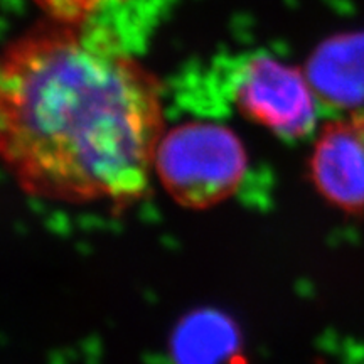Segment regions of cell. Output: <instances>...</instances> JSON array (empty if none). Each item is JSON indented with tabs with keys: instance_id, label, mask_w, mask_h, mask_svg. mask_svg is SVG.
<instances>
[{
	"instance_id": "cell-1",
	"label": "cell",
	"mask_w": 364,
	"mask_h": 364,
	"mask_svg": "<svg viewBox=\"0 0 364 364\" xmlns=\"http://www.w3.org/2000/svg\"><path fill=\"white\" fill-rule=\"evenodd\" d=\"M161 139L159 81L83 24L49 19L7 48L0 149L24 193L124 209L147 194Z\"/></svg>"
},
{
	"instance_id": "cell-2",
	"label": "cell",
	"mask_w": 364,
	"mask_h": 364,
	"mask_svg": "<svg viewBox=\"0 0 364 364\" xmlns=\"http://www.w3.org/2000/svg\"><path fill=\"white\" fill-rule=\"evenodd\" d=\"M247 171L243 144L226 127L182 124L162 135L156 172L176 203L189 209L216 206L236 193Z\"/></svg>"
},
{
	"instance_id": "cell-3",
	"label": "cell",
	"mask_w": 364,
	"mask_h": 364,
	"mask_svg": "<svg viewBox=\"0 0 364 364\" xmlns=\"http://www.w3.org/2000/svg\"><path fill=\"white\" fill-rule=\"evenodd\" d=\"M314 90L307 76L270 58H255L236 81L240 110L277 135L300 139L316 122Z\"/></svg>"
},
{
	"instance_id": "cell-4",
	"label": "cell",
	"mask_w": 364,
	"mask_h": 364,
	"mask_svg": "<svg viewBox=\"0 0 364 364\" xmlns=\"http://www.w3.org/2000/svg\"><path fill=\"white\" fill-rule=\"evenodd\" d=\"M316 189L349 215L364 213V144L353 117L324 125L311 157Z\"/></svg>"
},
{
	"instance_id": "cell-5",
	"label": "cell",
	"mask_w": 364,
	"mask_h": 364,
	"mask_svg": "<svg viewBox=\"0 0 364 364\" xmlns=\"http://www.w3.org/2000/svg\"><path fill=\"white\" fill-rule=\"evenodd\" d=\"M306 76L327 105L353 108L364 103V33L322 44L312 54Z\"/></svg>"
},
{
	"instance_id": "cell-6",
	"label": "cell",
	"mask_w": 364,
	"mask_h": 364,
	"mask_svg": "<svg viewBox=\"0 0 364 364\" xmlns=\"http://www.w3.org/2000/svg\"><path fill=\"white\" fill-rule=\"evenodd\" d=\"M49 19L66 24H83L103 0H34Z\"/></svg>"
},
{
	"instance_id": "cell-7",
	"label": "cell",
	"mask_w": 364,
	"mask_h": 364,
	"mask_svg": "<svg viewBox=\"0 0 364 364\" xmlns=\"http://www.w3.org/2000/svg\"><path fill=\"white\" fill-rule=\"evenodd\" d=\"M353 122L354 125H356V129L359 132V135H361L363 139V144H364V112H359V113H353Z\"/></svg>"
}]
</instances>
